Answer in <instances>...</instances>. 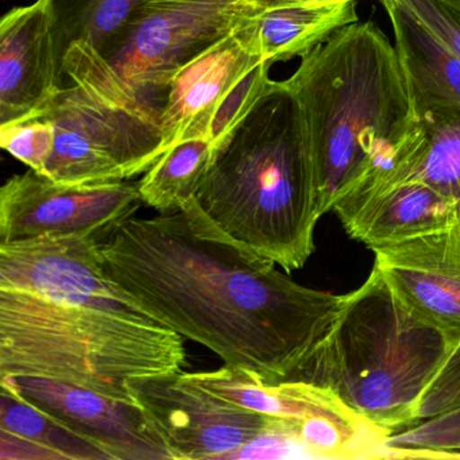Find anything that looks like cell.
<instances>
[{
    "mask_svg": "<svg viewBox=\"0 0 460 460\" xmlns=\"http://www.w3.org/2000/svg\"><path fill=\"white\" fill-rule=\"evenodd\" d=\"M109 276L150 316L266 381L287 378L343 296L303 287L215 227L195 199L131 217L101 243Z\"/></svg>",
    "mask_w": 460,
    "mask_h": 460,
    "instance_id": "obj_1",
    "label": "cell"
},
{
    "mask_svg": "<svg viewBox=\"0 0 460 460\" xmlns=\"http://www.w3.org/2000/svg\"><path fill=\"white\" fill-rule=\"evenodd\" d=\"M93 236L0 243V376H31L134 401L128 382L184 371V338L104 268Z\"/></svg>",
    "mask_w": 460,
    "mask_h": 460,
    "instance_id": "obj_2",
    "label": "cell"
},
{
    "mask_svg": "<svg viewBox=\"0 0 460 460\" xmlns=\"http://www.w3.org/2000/svg\"><path fill=\"white\" fill-rule=\"evenodd\" d=\"M284 84L300 111L320 217L408 180L421 125L395 48L376 22L333 33Z\"/></svg>",
    "mask_w": 460,
    "mask_h": 460,
    "instance_id": "obj_3",
    "label": "cell"
},
{
    "mask_svg": "<svg viewBox=\"0 0 460 460\" xmlns=\"http://www.w3.org/2000/svg\"><path fill=\"white\" fill-rule=\"evenodd\" d=\"M225 235L292 273L314 252L316 182L300 111L284 82L271 83L225 139L195 198Z\"/></svg>",
    "mask_w": 460,
    "mask_h": 460,
    "instance_id": "obj_4",
    "label": "cell"
},
{
    "mask_svg": "<svg viewBox=\"0 0 460 460\" xmlns=\"http://www.w3.org/2000/svg\"><path fill=\"white\" fill-rule=\"evenodd\" d=\"M449 354L446 338L416 316L374 266L343 296L322 338L285 379L332 390L349 408L395 433Z\"/></svg>",
    "mask_w": 460,
    "mask_h": 460,
    "instance_id": "obj_5",
    "label": "cell"
},
{
    "mask_svg": "<svg viewBox=\"0 0 460 460\" xmlns=\"http://www.w3.org/2000/svg\"><path fill=\"white\" fill-rule=\"evenodd\" d=\"M61 87L45 111L55 126V152L42 176L64 185L123 181L146 173L165 153L160 115L145 106L101 53L68 48Z\"/></svg>",
    "mask_w": 460,
    "mask_h": 460,
    "instance_id": "obj_6",
    "label": "cell"
},
{
    "mask_svg": "<svg viewBox=\"0 0 460 460\" xmlns=\"http://www.w3.org/2000/svg\"><path fill=\"white\" fill-rule=\"evenodd\" d=\"M252 13L246 0H144L103 58L123 84L161 115L174 75L235 33Z\"/></svg>",
    "mask_w": 460,
    "mask_h": 460,
    "instance_id": "obj_7",
    "label": "cell"
},
{
    "mask_svg": "<svg viewBox=\"0 0 460 460\" xmlns=\"http://www.w3.org/2000/svg\"><path fill=\"white\" fill-rule=\"evenodd\" d=\"M142 204L138 182L64 185L29 169L0 190V243L64 235L104 242Z\"/></svg>",
    "mask_w": 460,
    "mask_h": 460,
    "instance_id": "obj_8",
    "label": "cell"
},
{
    "mask_svg": "<svg viewBox=\"0 0 460 460\" xmlns=\"http://www.w3.org/2000/svg\"><path fill=\"white\" fill-rule=\"evenodd\" d=\"M134 402L157 429L172 460H230L268 421L199 386L185 371L128 382Z\"/></svg>",
    "mask_w": 460,
    "mask_h": 460,
    "instance_id": "obj_9",
    "label": "cell"
},
{
    "mask_svg": "<svg viewBox=\"0 0 460 460\" xmlns=\"http://www.w3.org/2000/svg\"><path fill=\"white\" fill-rule=\"evenodd\" d=\"M0 376V389L41 409L98 446L110 460H172L160 433L134 401L42 376Z\"/></svg>",
    "mask_w": 460,
    "mask_h": 460,
    "instance_id": "obj_10",
    "label": "cell"
},
{
    "mask_svg": "<svg viewBox=\"0 0 460 460\" xmlns=\"http://www.w3.org/2000/svg\"><path fill=\"white\" fill-rule=\"evenodd\" d=\"M376 266L403 304L460 346V230L454 227L374 249ZM448 354V355H449Z\"/></svg>",
    "mask_w": 460,
    "mask_h": 460,
    "instance_id": "obj_11",
    "label": "cell"
},
{
    "mask_svg": "<svg viewBox=\"0 0 460 460\" xmlns=\"http://www.w3.org/2000/svg\"><path fill=\"white\" fill-rule=\"evenodd\" d=\"M61 58L45 0L0 21V128L41 117L60 93Z\"/></svg>",
    "mask_w": 460,
    "mask_h": 460,
    "instance_id": "obj_12",
    "label": "cell"
},
{
    "mask_svg": "<svg viewBox=\"0 0 460 460\" xmlns=\"http://www.w3.org/2000/svg\"><path fill=\"white\" fill-rule=\"evenodd\" d=\"M261 61L242 26L180 69L161 109L165 152L187 139H208L209 123L220 102Z\"/></svg>",
    "mask_w": 460,
    "mask_h": 460,
    "instance_id": "obj_13",
    "label": "cell"
},
{
    "mask_svg": "<svg viewBox=\"0 0 460 460\" xmlns=\"http://www.w3.org/2000/svg\"><path fill=\"white\" fill-rule=\"evenodd\" d=\"M333 212L349 238L371 250L456 226L452 201L417 179L405 180Z\"/></svg>",
    "mask_w": 460,
    "mask_h": 460,
    "instance_id": "obj_14",
    "label": "cell"
},
{
    "mask_svg": "<svg viewBox=\"0 0 460 460\" xmlns=\"http://www.w3.org/2000/svg\"><path fill=\"white\" fill-rule=\"evenodd\" d=\"M188 379L242 408L301 422L309 417H349L357 411L332 390L308 382L266 381L254 371L225 365L212 371L185 373Z\"/></svg>",
    "mask_w": 460,
    "mask_h": 460,
    "instance_id": "obj_15",
    "label": "cell"
},
{
    "mask_svg": "<svg viewBox=\"0 0 460 460\" xmlns=\"http://www.w3.org/2000/svg\"><path fill=\"white\" fill-rule=\"evenodd\" d=\"M394 31L395 52L414 112L429 106L460 107V58L401 0H382Z\"/></svg>",
    "mask_w": 460,
    "mask_h": 460,
    "instance_id": "obj_16",
    "label": "cell"
},
{
    "mask_svg": "<svg viewBox=\"0 0 460 460\" xmlns=\"http://www.w3.org/2000/svg\"><path fill=\"white\" fill-rule=\"evenodd\" d=\"M358 0L298 4L254 12L243 25L254 52L263 61L304 58L333 33L358 22Z\"/></svg>",
    "mask_w": 460,
    "mask_h": 460,
    "instance_id": "obj_17",
    "label": "cell"
},
{
    "mask_svg": "<svg viewBox=\"0 0 460 460\" xmlns=\"http://www.w3.org/2000/svg\"><path fill=\"white\" fill-rule=\"evenodd\" d=\"M0 459L110 460L98 446L7 390H0Z\"/></svg>",
    "mask_w": 460,
    "mask_h": 460,
    "instance_id": "obj_18",
    "label": "cell"
},
{
    "mask_svg": "<svg viewBox=\"0 0 460 460\" xmlns=\"http://www.w3.org/2000/svg\"><path fill=\"white\" fill-rule=\"evenodd\" d=\"M144 0H45L63 60L69 47L84 44L107 55L119 41Z\"/></svg>",
    "mask_w": 460,
    "mask_h": 460,
    "instance_id": "obj_19",
    "label": "cell"
},
{
    "mask_svg": "<svg viewBox=\"0 0 460 460\" xmlns=\"http://www.w3.org/2000/svg\"><path fill=\"white\" fill-rule=\"evenodd\" d=\"M217 153L207 138L187 139L166 150L138 182L144 204L160 214L181 208L198 195Z\"/></svg>",
    "mask_w": 460,
    "mask_h": 460,
    "instance_id": "obj_20",
    "label": "cell"
},
{
    "mask_svg": "<svg viewBox=\"0 0 460 460\" xmlns=\"http://www.w3.org/2000/svg\"><path fill=\"white\" fill-rule=\"evenodd\" d=\"M416 115L422 142L408 180H421L452 201L460 230V107L438 104Z\"/></svg>",
    "mask_w": 460,
    "mask_h": 460,
    "instance_id": "obj_21",
    "label": "cell"
},
{
    "mask_svg": "<svg viewBox=\"0 0 460 460\" xmlns=\"http://www.w3.org/2000/svg\"><path fill=\"white\" fill-rule=\"evenodd\" d=\"M386 444L406 457H460V408L398 430Z\"/></svg>",
    "mask_w": 460,
    "mask_h": 460,
    "instance_id": "obj_22",
    "label": "cell"
},
{
    "mask_svg": "<svg viewBox=\"0 0 460 460\" xmlns=\"http://www.w3.org/2000/svg\"><path fill=\"white\" fill-rule=\"evenodd\" d=\"M273 64L261 61L250 69L220 102L208 128V139L219 149L225 139L252 114L261 99L268 93L273 80L270 68Z\"/></svg>",
    "mask_w": 460,
    "mask_h": 460,
    "instance_id": "obj_23",
    "label": "cell"
},
{
    "mask_svg": "<svg viewBox=\"0 0 460 460\" xmlns=\"http://www.w3.org/2000/svg\"><path fill=\"white\" fill-rule=\"evenodd\" d=\"M55 144V126L44 115L0 128L2 147L39 174L44 173Z\"/></svg>",
    "mask_w": 460,
    "mask_h": 460,
    "instance_id": "obj_24",
    "label": "cell"
},
{
    "mask_svg": "<svg viewBox=\"0 0 460 460\" xmlns=\"http://www.w3.org/2000/svg\"><path fill=\"white\" fill-rule=\"evenodd\" d=\"M312 459L298 436L297 422L268 416L263 429L233 454L230 460Z\"/></svg>",
    "mask_w": 460,
    "mask_h": 460,
    "instance_id": "obj_25",
    "label": "cell"
},
{
    "mask_svg": "<svg viewBox=\"0 0 460 460\" xmlns=\"http://www.w3.org/2000/svg\"><path fill=\"white\" fill-rule=\"evenodd\" d=\"M456 408H460V346L447 357L428 385L417 408V419L420 422Z\"/></svg>",
    "mask_w": 460,
    "mask_h": 460,
    "instance_id": "obj_26",
    "label": "cell"
},
{
    "mask_svg": "<svg viewBox=\"0 0 460 460\" xmlns=\"http://www.w3.org/2000/svg\"><path fill=\"white\" fill-rule=\"evenodd\" d=\"M460 58V0H401Z\"/></svg>",
    "mask_w": 460,
    "mask_h": 460,
    "instance_id": "obj_27",
    "label": "cell"
},
{
    "mask_svg": "<svg viewBox=\"0 0 460 460\" xmlns=\"http://www.w3.org/2000/svg\"><path fill=\"white\" fill-rule=\"evenodd\" d=\"M252 12H262L271 7L288 6L298 4H324V2H338V0H246Z\"/></svg>",
    "mask_w": 460,
    "mask_h": 460,
    "instance_id": "obj_28",
    "label": "cell"
}]
</instances>
